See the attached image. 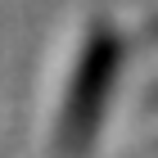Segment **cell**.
I'll list each match as a JSON object with an SVG mask.
<instances>
[{"instance_id": "1", "label": "cell", "mask_w": 158, "mask_h": 158, "mask_svg": "<svg viewBox=\"0 0 158 158\" xmlns=\"http://www.w3.org/2000/svg\"><path fill=\"white\" fill-rule=\"evenodd\" d=\"M118 68H122V36L109 23H90L86 45H81L77 68H73V81L63 90L59 122H54V158H86L90 154L99 127H104V109H109Z\"/></svg>"}, {"instance_id": "2", "label": "cell", "mask_w": 158, "mask_h": 158, "mask_svg": "<svg viewBox=\"0 0 158 158\" xmlns=\"http://www.w3.org/2000/svg\"><path fill=\"white\" fill-rule=\"evenodd\" d=\"M154 41H158V18H154Z\"/></svg>"}]
</instances>
